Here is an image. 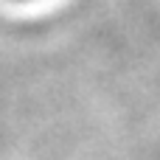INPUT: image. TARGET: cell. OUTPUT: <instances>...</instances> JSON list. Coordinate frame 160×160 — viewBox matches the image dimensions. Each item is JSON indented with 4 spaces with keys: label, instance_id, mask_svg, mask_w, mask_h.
Here are the masks:
<instances>
[{
    "label": "cell",
    "instance_id": "cell-1",
    "mask_svg": "<svg viewBox=\"0 0 160 160\" xmlns=\"http://www.w3.org/2000/svg\"><path fill=\"white\" fill-rule=\"evenodd\" d=\"M17 3H28V0H17Z\"/></svg>",
    "mask_w": 160,
    "mask_h": 160
}]
</instances>
